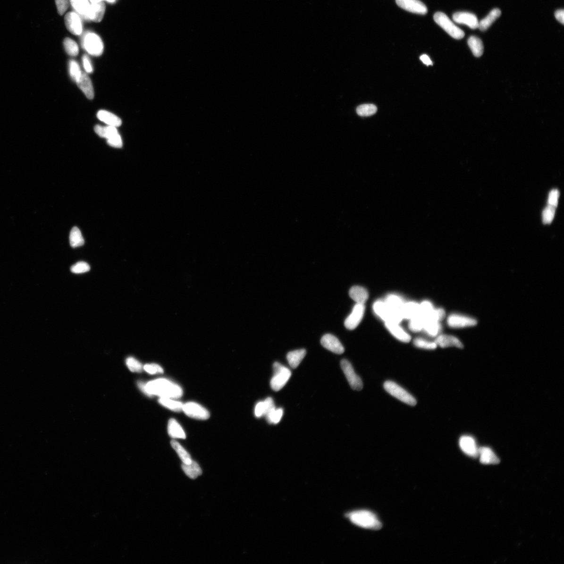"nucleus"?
I'll return each instance as SVG.
<instances>
[{"label": "nucleus", "instance_id": "obj_5", "mask_svg": "<svg viewBox=\"0 0 564 564\" xmlns=\"http://www.w3.org/2000/svg\"><path fill=\"white\" fill-rule=\"evenodd\" d=\"M234 259L267 299H276L282 291V273L276 248L269 231L251 215L245 218L242 231L232 243Z\"/></svg>", "mask_w": 564, "mask_h": 564}, {"label": "nucleus", "instance_id": "obj_8", "mask_svg": "<svg viewBox=\"0 0 564 564\" xmlns=\"http://www.w3.org/2000/svg\"><path fill=\"white\" fill-rule=\"evenodd\" d=\"M191 133L195 150L212 169L226 170L236 162V140L221 121L207 113L192 120Z\"/></svg>", "mask_w": 564, "mask_h": 564}, {"label": "nucleus", "instance_id": "obj_4", "mask_svg": "<svg viewBox=\"0 0 564 564\" xmlns=\"http://www.w3.org/2000/svg\"><path fill=\"white\" fill-rule=\"evenodd\" d=\"M317 20L310 6L291 7L270 13L261 40L252 54L282 66L303 65L313 47Z\"/></svg>", "mask_w": 564, "mask_h": 564}, {"label": "nucleus", "instance_id": "obj_1", "mask_svg": "<svg viewBox=\"0 0 564 564\" xmlns=\"http://www.w3.org/2000/svg\"><path fill=\"white\" fill-rule=\"evenodd\" d=\"M282 391L303 413L317 414L323 432L333 440L347 444L366 443V415L348 381L328 377L310 380L292 375L285 378Z\"/></svg>", "mask_w": 564, "mask_h": 564}, {"label": "nucleus", "instance_id": "obj_12", "mask_svg": "<svg viewBox=\"0 0 564 564\" xmlns=\"http://www.w3.org/2000/svg\"><path fill=\"white\" fill-rule=\"evenodd\" d=\"M274 10L291 9V7L307 6L310 2H321L323 6L332 7V9H339L345 3V0H270Z\"/></svg>", "mask_w": 564, "mask_h": 564}, {"label": "nucleus", "instance_id": "obj_2", "mask_svg": "<svg viewBox=\"0 0 564 564\" xmlns=\"http://www.w3.org/2000/svg\"><path fill=\"white\" fill-rule=\"evenodd\" d=\"M250 140L267 162L299 169L311 151V133L303 115L281 99L259 104L250 122Z\"/></svg>", "mask_w": 564, "mask_h": 564}, {"label": "nucleus", "instance_id": "obj_9", "mask_svg": "<svg viewBox=\"0 0 564 564\" xmlns=\"http://www.w3.org/2000/svg\"><path fill=\"white\" fill-rule=\"evenodd\" d=\"M207 217L217 240L231 248L247 218L231 185L221 181L210 182L207 187Z\"/></svg>", "mask_w": 564, "mask_h": 564}, {"label": "nucleus", "instance_id": "obj_10", "mask_svg": "<svg viewBox=\"0 0 564 564\" xmlns=\"http://www.w3.org/2000/svg\"><path fill=\"white\" fill-rule=\"evenodd\" d=\"M165 2L174 40L181 46H187L202 31L206 21L207 0H165Z\"/></svg>", "mask_w": 564, "mask_h": 564}, {"label": "nucleus", "instance_id": "obj_11", "mask_svg": "<svg viewBox=\"0 0 564 564\" xmlns=\"http://www.w3.org/2000/svg\"><path fill=\"white\" fill-rule=\"evenodd\" d=\"M248 188L256 214L262 220H274L280 215V202L273 192L269 174L259 165L250 166L248 170Z\"/></svg>", "mask_w": 564, "mask_h": 564}, {"label": "nucleus", "instance_id": "obj_3", "mask_svg": "<svg viewBox=\"0 0 564 564\" xmlns=\"http://www.w3.org/2000/svg\"><path fill=\"white\" fill-rule=\"evenodd\" d=\"M196 77L204 91L225 106H239L247 96V74L232 41L207 36L193 54Z\"/></svg>", "mask_w": 564, "mask_h": 564}, {"label": "nucleus", "instance_id": "obj_6", "mask_svg": "<svg viewBox=\"0 0 564 564\" xmlns=\"http://www.w3.org/2000/svg\"><path fill=\"white\" fill-rule=\"evenodd\" d=\"M293 356L322 375L337 380H359L366 372L362 356L326 334L300 332L292 337Z\"/></svg>", "mask_w": 564, "mask_h": 564}, {"label": "nucleus", "instance_id": "obj_7", "mask_svg": "<svg viewBox=\"0 0 564 564\" xmlns=\"http://www.w3.org/2000/svg\"><path fill=\"white\" fill-rule=\"evenodd\" d=\"M210 6L229 35L254 52L270 17L265 0H210Z\"/></svg>", "mask_w": 564, "mask_h": 564}]
</instances>
